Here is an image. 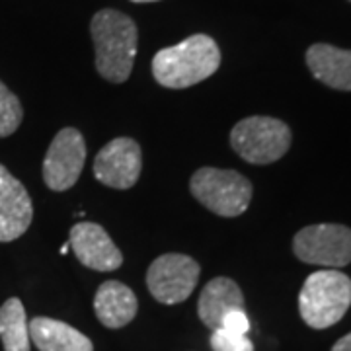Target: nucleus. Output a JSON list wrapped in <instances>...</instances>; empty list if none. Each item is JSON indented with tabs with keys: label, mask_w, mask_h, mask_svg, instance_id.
<instances>
[{
	"label": "nucleus",
	"mask_w": 351,
	"mask_h": 351,
	"mask_svg": "<svg viewBox=\"0 0 351 351\" xmlns=\"http://www.w3.org/2000/svg\"><path fill=\"white\" fill-rule=\"evenodd\" d=\"M0 339L4 351H32L29 322L18 297L4 301L0 306Z\"/></svg>",
	"instance_id": "16"
},
{
	"label": "nucleus",
	"mask_w": 351,
	"mask_h": 351,
	"mask_svg": "<svg viewBox=\"0 0 351 351\" xmlns=\"http://www.w3.org/2000/svg\"><path fill=\"white\" fill-rule=\"evenodd\" d=\"M22 119L24 110L18 96L0 80V138L10 137L12 133H16Z\"/></svg>",
	"instance_id": "17"
},
{
	"label": "nucleus",
	"mask_w": 351,
	"mask_h": 351,
	"mask_svg": "<svg viewBox=\"0 0 351 351\" xmlns=\"http://www.w3.org/2000/svg\"><path fill=\"white\" fill-rule=\"evenodd\" d=\"M86 162V143L75 127H64L51 141L43 158V182L53 191L75 186Z\"/></svg>",
	"instance_id": "8"
},
{
	"label": "nucleus",
	"mask_w": 351,
	"mask_h": 351,
	"mask_svg": "<svg viewBox=\"0 0 351 351\" xmlns=\"http://www.w3.org/2000/svg\"><path fill=\"white\" fill-rule=\"evenodd\" d=\"M199 274V263L186 254H162L147 271V287L158 302L178 304L193 293Z\"/></svg>",
	"instance_id": "7"
},
{
	"label": "nucleus",
	"mask_w": 351,
	"mask_h": 351,
	"mask_svg": "<svg viewBox=\"0 0 351 351\" xmlns=\"http://www.w3.org/2000/svg\"><path fill=\"white\" fill-rule=\"evenodd\" d=\"M221 328L226 332H232V334H240V336H246L248 330H250V320L244 313V308H237V311H230L223 318Z\"/></svg>",
	"instance_id": "19"
},
{
	"label": "nucleus",
	"mask_w": 351,
	"mask_h": 351,
	"mask_svg": "<svg viewBox=\"0 0 351 351\" xmlns=\"http://www.w3.org/2000/svg\"><path fill=\"white\" fill-rule=\"evenodd\" d=\"M350 2H351V0H350Z\"/></svg>",
	"instance_id": "23"
},
{
	"label": "nucleus",
	"mask_w": 351,
	"mask_h": 351,
	"mask_svg": "<svg viewBox=\"0 0 351 351\" xmlns=\"http://www.w3.org/2000/svg\"><path fill=\"white\" fill-rule=\"evenodd\" d=\"M94 311L104 326L119 330L137 316L138 301L135 293L125 283L106 281L96 291Z\"/></svg>",
	"instance_id": "14"
},
{
	"label": "nucleus",
	"mask_w": 351,
	"mask_h": 351,
	"mask_svg": "<svg viewBox=\"0 0 351 351\" xmlns=\"http://www.w3.org/2000/svg\"><path fill=\"white\" fill-rule=\"evenodd\" d=\"M351 306V279L338 269H320L306 277L299 295V313L306 326L326 330L338 324Z\"/></svg>",
	"instance_id": "3"
},
{
	"label": "nucleus",
	"mask_w": 351,
	"mask_h": 351,
	"mask_svg": "<svg viewBox=\"0 0 351 351\" xmlns=\"http://www.w3.org/2000/svg\"><path fill=\"white\" fill-rule=\"evenodd\" d=\"M34 221V203L25 186L0 164V242L20 239Z\"/></svg>",
	"instance_id": "11"
},
{
	"label": "nucleus",
	"mask_w": 351,
	"mask_h": 351,
	"mask_svg": "<svg viewBox=\"0 0 351 351\" xmlns=\"http://www.w3.org/2000/svg\"><path fill=\"white\" fill-rule=\"evenodd\" d=\"M141 170V145L129 137L110 141L94 158V178L108 188L131 189L138 182Z\"/></svg>",
	"instance_id": "9"
},
{
	"label": "nucleus",
	"mask_w": 351,
	"mask_h": 351,
	"mask_svg": "<svg viewBox=\"0 0 351 351\" xmlns=\"http://www.w3.org/2000/svg\"><path fill=\"white\" fill-rule=\"evenodd\" d=\"M221 66V51L213 38L195 34L182 43L160 49L152 59V75L164 88L182 90L199 84Z\"/></svg>",
	"instance_id": "2"
},
{
	"label": "nucleus",
	"mask_w": 351,
	"mask_h": 351,
	"mask_svg": "<svg viewBox=\"0 0 351 351\" xmlns=\"http://www.w3.org/2000/svg\"><path fill=\"white\" fill-rule=\"evenodd\" d=\"M293 252L304 263L338 269L351 263V228L343 225H311L293 239Z\"/></svg>",
	"instance_id": "6"
},
{
	"label": "nucleus",
	"mask_w": 351,
	"mask_h": 351,
	"mask_svg": "<svg viewBox=\"0 0 351 351\" xmlns=\"http://www.w3.org/2000/svg\"><path fill=\"white\" fill-rule=\"evenodd\" d=\"M133 2H156V0H133Z\"/></svg>",
	"instance_id": "22"
},
{
	"label": "nucleus",
	"mask_w": 351,
	"mask_h": 351,
	"mask_svg": "<svg viewBox=\"0 0 351 351\" xmlns=\"http://www.w3.org/2000/svg\"><path fill=\"white\" fill-rule=\"evenodd\" d=\"M29 338L39 351H94L88 336L47 316H38L29 322Z\"/></svg>",
	"instance_id": "15"
},
{
	"label": "nucleus",
	"mask_w": 351,
	"mask_h": 351,
	"mask_svg": "<svg viewBox=\"0 0 351 351\" xmlns=\"http://www.w3.org/2000/svg\"><path fill=\"white\" fill-rule=\"evenodd\" d=\"M69 248H71L69 244H63V248H61V254H66V252H69Z\"/></svg>",
	"instance_id": "21"
},
{
	"label": "nucleus",
	"mask_w": 351,
	"mask_h": 351,
	"mask_svg": "<svg viewBox=\"0 0 351 351\" xmlns=\"http://www.w3.org/2000/svg\"><path fill=\"white\" fill-rule=\"evenodd\" d=\"M237 308H244V295L234 279L215 277L201 291L197 314L207 328L219 330L226 314Z\"/></svg>",
	"instance_id": "12"
},
{
	"label": "nucleus",
	"mask_w": 351,
	"mask_h": 351,
	"mask_svg": "<svg viewBox=\"0 0 351 351\" xmlns=\"http://www.w3.org/2000/svg\"><path fill=\"white\" fill-rule=\"evenodd\" d=\"M90 34L96 49V71L113 84L131 76L137 57L138 32L127 14L106 8L94 14Z\"/></svg>",
	"instance_id": "1"
},
{
	"label": "nucleus",
	"mask_w": 351,
	"mask_h": 351,
	"mask_svg": "<svg viewBox=\"0 0 351 351\" xmlns=\"http://www.w3.org/2000/svg\"><path fill=\"white\" fill-rule=\"evenodd\" d=\"M332 351H351V332L348 336H343V338H339L336 343H334V348Z\"/></svg>",
	"instance_id": "20"
},
{
	"label": "nucleus",
	"mask_w": 351,
	"mask_h": 351,
	"mask_svg": "<svg viewBox=\"0 0 351 351\" xmlns=\"http://www.w3.org/2000/svg\"><path fill=\"white\" fill-rule=\"evenodd\" d=\"M211 350L213 351H254V343L246 336L226 332L223 328L213 330L211 334Z\"/></svg>",
	"instance_id": "18"
},
{
	"label": "nucleus",
	"mask_w": 351,
	"mask_h": 351,
	"mask_svg": "<svg viewBox=\"0 0 351 351\" xmlns=\"http://www.w3.org/2000/svg\"><path fill=\"white\" fill-rule=\"evenodd\" d=\"M71 248L78 258V262L90 269L101 274L115 271L123 263V254L113 244L106 228L98 223H76L69 234Z\"/></svg>",
	"instance_id": "10"
},
{
	"label": "nucleus",
	"mask_w": 351,
	"mask_h": 351,
	"mask_svg": "<svg viewBox=\"0 0 351 351\" xmlns=\"http://www.w3.org/2000/svg\"><path fill=\"white\" fill-rule=\"evenodd\" d=\"M306 64L316 80L322 84L351 92V51L339 49L330 43H314L306 51Z\"/></svg>",
	"instance_id": "13"
},
{
	"label": "nucleus",
	"mask_w": 351,
	"mask_h": 351,
	"mask_svg": "<svg viewBox=\"0 0 351 351\" xmlns=\"http://www.w3.org/2000/svg\"><path fill=\"white\" fill-rule=\"evenodd\" d=\"M230 147L246 162H277L291 147V129L276 117L252 115L232 127Z\"/></svg>",
	"instance_id": "5"
},
{
	"label": "nucleus",
	"mask_w": 351,
	"mask_h": 351,
	"mask_svg": "<svg viewBox=\"0 0 351 351\" xmlns=\"http://www.w3.org/2000/svg\"><path fill=\"white\" fill-rule=\"evenodd\" d=\"M193 197L219 217H239L250 205L254 188L252 182L237 170H223L205 166L189 180Z\"/></svg>",
	"instance_id": "4"
}]
</instances>
